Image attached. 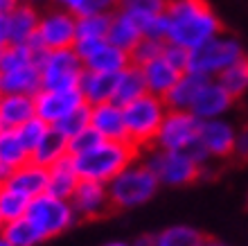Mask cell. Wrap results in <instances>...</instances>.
I'll list each match as a JSON object with an SVG mask.
<instances>
[{
	"label": "cell",
	"mask_w": 248,
	"mask_h": 246,
	"mask_svg": "<svg viewBox=\"0 0 248 246\" xmlns=\"http://www.w3.org/2000/svg\"><path fill=\"white\" fill-rule=\"evenodd\" d=\"M165 18H167L165 41L185 50H196L223 32L221 20L208 0H167Z\"/></svg>",
	"instance_id": "obj_1"
},
{
	"label": "cell",
	"mask_w": 248,
	"mask_h": 246,
	"mask_svg": "<svg viewBox=\"0 0 248 246\" xmlns=\"http://www.w3.org/2000/svg\"><path fill=\"white\" fill-rule=\"evenodd\" d=\"M5 169H2V167H0V188H2V185H5Z\"/></svg>",
	"instance_id": "obj_46"
},
{
	"label": "cell",
	"mask_w": 248,
	"mask_h": 246,
	"mask_svg": "<svg viewBox=\"0 0 248 246\" xmlns=\"http://www.w3.org/2000/svg\"><path fill=\"white\" fill-rule=\"evenodd\" d=\"M2 91L5 93H20V95H36L43 88L41 82V70L39 64L34 61L30 66L16 68L12 72H2Z\"/></svg>",
	"instance_id": "obj_25"
},
{
	"label": "cell",
	"mask_w": 248,
	"mask_h": 246,
	"mask_svg": "<svg viewBox=\"0 0 248 246\" xmlns=\"http://www.w3.org/2000/svg\"><path fill=\"white\" fill-rule=\"evenodd\" d=\"M36 115L34 95L2 93L0 95V129H18Z\"/></svg>",
	"instance_id": "obj_18"
},
{
	"label": "cell",
	"mask_w": 248,
	"mask_h": 246,
	"mask_svg": "<svg viewBox=\"0 0 248 246\" xmlns=\"http://www.w3.org/2000/svg\"><path fill=\"white\" fill-rule=\"evenodd\" d=\"M203 246H226V244H223V242H217V240H205Z\"/></svg>",
	"instance_id": "obj_44"
},
{
	"label": "cell",
	"mask_w": 248,
	"mask_h": 246,
	"mask_svg": "<svg viewBox=\"0 0 248 246\" xmlns=\"http://www.w3.org/2000/svg\"><path fill=\"white\" fill-rule=\"evenodd\" d=\"M77 39V16L63 7L54 5L47 12L41 14L39 27H36V46L41 50H61L72 48Z\"/></svg>",
	"instance_id": "obj_9"
},
{
	"label": "cell",
	"mask_w": 248,
	"mask_h": 246,
	"mask_svg": "<svg viewBox=\"0 0 248 246\" xmlns=\"http://www.w3.org/2000/svg\"><path fill=\"white\" fill-rule=\"evenodd\" d=\"M167 104L163 98L144 93L142 98L124 104V124H126V140L138 151L151 147L156 140V133L160 129Z\"/></svg>",
	"instance_id": "obj_4"
},
{
	"label": "cell",
	"mask_w": 248,
	"mask_h": 246,
	"mask_svg": "<svg viewBox=\"0 0 248 246\" xmlns=\"http://www.w3.org/2000/svg\"><path fill=\"white\" fill-rule=\"evenodd\" d=\"M144 93H147V84H144V75L140 66L129 64L122 72H118V84H115V98H113V102H118L124 106V104L142 98Z\"/></svg>",
	"instance_id": "obj_28"
},
{
	"label": "cell",
	"mask_w": 248,
	"mask_h": 246,
	"mask_svg": "<svg viewBox=\"0 0 248 246\" xmlns=\"http://www.w3.org/2000/svg\"><path fill=\"white\" fill-rule=\"evenodd\" d=\"M16 2H34V0H16Z\"/></svg>",
	"instance_id": "obj_50"
},
{
	"label": "cell",
	"mask_w": 248,
	"mask_h": 246,
	"mask_svg": "<svg viewBox=\"0 0 248 246\" xmlns=\"http://www.w3.org/2000/svg\"><path fill=\"white\" fill-rule=\"evenodd\" d=\"M25 217L34 224V228L39 230L43 242L68 233L79 219L70 199H61V197H54L50 192L34 197L30 201Z\"/></svg>",
	"instance_id": "obj_6"
},
{
	"label": "cell",
	"mask_w": 248,
	"mask_h": 246,
	"mask_svg": "<svg viewBox=\"0 0 248 246\" xmlns=\"http://www.w3.org/2000/svg\"><path fill=\"white\" fill-rule=\"evenodd\" d=\"M34 104H36V115L46 124L54 127L65 115H70L77 106H81L84 98H81L79 88H68V91H46V88H41L34 95Z\"/></svg>",
	"instance_id": "obj_13"
},
{
	"label": "cell",
	"mask_w": 248,
	"mask_h": 246,
	"mask_svg": "<svg viewBox=\"0 0 248 246\" xmlns=\"http://www.w3.org/2000/svg\"><path fill=\"white\" fill-rule=\"evenodd\" d=\"M140 151L129 140H99L93 149L79 156H72V158H75V167L81 179L108 183L129 163L136 161Z\"/></svg>",
	"instance_id": "obj_2"
},
{
	"label": "cell",
	"mask_w": 248,
	"mask_h": 246,
	"mask_svg": "<svg viewBox=\"0 0 248 246\" xmlns=\"http://www.w3.org/2000/svg\"><path fill=\"white\" fill-rule=\"evenodd\" d=\"M99 140H104V138L99 136L97 131H95L91 124H88L86 129H81L79 133H75V136L68 138V154H70V156L84 154V151H88V149L95 147Z\"/></svg>",
	"instance_id": "obj_37"
},
{
	"label": "cell",
	"mask_w": 248,
	"mask_h": 246,
	"mask_svg": "<svg viewBox=\"0 0 248 246\" xmlns=\"http://www.w3.org/2000/svg\"><path fill=\"white\" fill-rule=\"evenodd\" d=\"M30 197L20 195L16 192L14 188H7L2 185L0 188V217L2 221H14V219H20V217H25L27 214V208H30Z\"/></svg>",
	"instance_id": "obj_34"
},
{
	"label": "cell",
	"mask_w": 248,
	"mask_h": 246,
	"mask_svg": "<svg viewBox=\"0 0 248 246\" xmlns=\"http://www.w3.org/2000/svg\"><path fill=\"white\" fill-rule=\"evenodd\" d=\"M115 84H118V75L111 72H95V70H84L81 79H79V93L84 98L86 104H102V102H113L115 98Z\"/></svg>",
	"instance_id": "obj_20"
},
{
	"label": "cell",
	"mask_w": 248,
	"mask_h": 246,
	"mask_svg": "<svg viewBox=\"0 0 248 246\" xmlns=\"http://www.w3.org/2000/svg\"><path fill=\"white\" fill-rule=\"evenodd\" d=\"M5 185L14 188L20 195L30 197V199H34V197L43 195L47 188V167H43V165H39V163H34L30 158L27 163L12 169L5 176Z\"/></svg>",
	"instance_id": "obj_17"
},
{
	"label": "cell",
	"mask_w": 248,
	"mask_h": 246,
	"mask_svg": "<svg viewBox=\"0 0 248 246\" xmlns=\"http://www.w3.org/2000/svg\"><path fill=\"white\" fill-rule=\"evenodd\" d=\"M199 127H201V120L192 111L167 109L154 145L160 149H181V151H185L199 140Z\"/></svg>",
	"instance_id": "obj_11"
},
{
	"label": "cell",
	"mask_w": 248,
	"mask_h": 246,
	"mask_svg": "<svg viewBox=\"0 0 248 246\" xmlns=\"http://www.w3.org/2000/svg\"><path fill=\"white\" fill-rule=\"evenodd\" d=\"M165 46H167V41L142 36V39L138 41V46L129 52V54H131V64L144 66V64H149V61H154V59L163 57Z\"/></svg>",
	"instance_id": "obj_35"
},
{
	"label": "cell",
	"mask_w": 248,
	"mask_h": 246,
	"mask_svg": "<svg viewBox=\"0 0 248 246\" xmlns=\"http://www.w3.org/2000/svg\"><path fill=\"white\" fill-rule=\"evenodd\" d=\"M106 188H108V199H111L113 210H133V208L149 203L158 195L160 183L149 165L138 156L115 179L106 183Z\"/></svg>",
	"instance_id": "obj_3"
},
{
	"label": "cell",
	"mask_w": 248,
	"mask_h": 246,
	"mask_svg": "<svg viewBox=\"0 0 248 246\" xmlns=\"http://www.w3.org/2000/svg\"><path fill=\"white\" fill-rule=\"evenodd\" d=\"M9 46V25H7V16H0V50Z\"/></svg>",
	"instance_id": "obj_42"
},
{
	"label": "cell",
	"mask_w": 248,
	"mask_h": 246,
	"mask_svg": "<svg viewBox=\"0 0 248 246\" xmlns=\"http://www.w3.org/2000/svg\"><path fill=\"white\" fill-rule=\"evenodd\" d=\"M30 161V149L23 143L18 129H0V167L9 174Z\"/></svg>",
	"instance_id": "obj_26"
},
{
	"label": "cell",
	"mask_w": 248,
	"mask_h": 246,
	"mask_svg": "<svg viewBox=\"0 0 248 246\" xmlns=\"http://www.w3.org/2000/svg\"><path fill=\"white\" fill-rule=\"evenodd\" d=\"M2 237L12 246H39L43 242L39 230L34 228V224L27 217L7 221L5 226H2Z\"/></svg>",
	"instance_id": "obj_31"
},
{
	"label": "cell",
	"mask_w": 248,
	"mask_h": 246,
	"mask_svg": "<svg viewBox=\"0 0 248 246\" xmlns=\"http://www.w3.org/2000/svg\"><path fill=\"white\" fill-rule=\"evenodd\" d=\"M63 156H68V138L61 133L59 129H54V127H47L46 136L39 140V145L32 149V158L34 163H39L43 167H50L52 163L61 161Z\"/></svg>",
	"instance_id": "obj_27"
},
{
	"label": "cell",
	"mask_w": 248,
	"mask_h": 246,
	"mask_svg": "<svg viewBox=\"0 0 248 246\" xmlns=\"http://www.w3.org/2000/svg\"><path fill=\"white\" fill-rule=\"evenodd\" d=\"M142 36H144L142 27H140V23H138L136 18H131L129 14L120 12V9H115V12L111 14V25H108L106 41H111L113 46L131 52Z\"/></svg>",
	"instance_id": "obj_24"
},
{
	"label": "cell",
	"mask_w": 248,
	"mask_h": 246,
	"mask_svg": "<svg viewBox=\"0 0 248 246\" xmlns=\"http://www.w3.org/2000/svg\"><path fill=\"white\" fill-rule=\"evenodd\" d=\"M217 79H219V84L235 99L246 95V91H248V54H244L239 61H235L230 68H226Z\"/></svg>",
	"instance_id": "obj_32"
},
{
	"label": "cell",
	"mask_w": 248,
	"mask_h": 246,
	"mask_svg": "<svg viewBox=\"0 0 248 246\" xmlns=\"http://www.w3.org/2000/svg\"><path fill=\"white\" fill-rule=\"evenodd\" d=\"M235 158L248 163V127L246 129H237V140H235Z\"/></svg>",
	"instance_id": "obj_40"
},
{
	"label": "cell",
	"mask_w": 248,
	"mask_h": 246,
	"mask_svg": "<svg viewBox=\"0 0 248 246\" xmlns=\"http://www.w3.org/2000/svg\"><path fill=\"white\" fill-rule=\"evenodd\" d=\"M111 14L113 12H93L77 16V39H106L108 25H111Z\"/></svg>",
	"instance_id": "obj_33"
},
{
	"label": "cell",
	"mask_w": 248,
	"mask_h": 246,
	"mask_svg": "<svg viewBox=\"0 0 248 246\" xmlns=\"http://www.w3.org/2000/svg\"><path fill=\"white\" fill-rule=\"evenodd\" d=\"M16 7V0H0V16H7Z\"/></svg>",
	"instance_id": "obj_43"
},
{
	"label": "cell",
	"mask_w": 248,
	"mask_h": 246,
	"mask_svg": "<svg viewBox=\"0 0 248 246\" xmlns=\"http://www.w3.org/2000/svg\"><path fill=\"white\" fill-rule=\"evenodd\" d=\"M118 9L124 14H129L131 18H136L140 23V27L144 30V25L149 20L163 16L167 9V0H120Z\"/></svg>",
	"instance_id": "obj_30"
},
{
	"label": "cell",
	"mask_w": 248,
	"mask_h": 246,
	"mask_svg": "<svg viewBox=\"0 0 248 246\" xmlns=\"http://www.w3.org/2000/svg\"><path fill=\"white\" fill-rule=\"evenodd\" d=\"M88 124H91V104L84 102L81 106H77L72 111L70 115H65L61 122L54 124V129H59L65 138H70L75 133H79L81 129H86Z\"/></svg>",
	"instance_id": "obj_36"
},
{
	"label": "cell",
	"mask_w": 248,
	"mask_h": 246,
	"mask_svg": "<svg viewBox=\"0 0 248 246\" xmlns=\"http://www.w3.org/2000/svg\"><path fill=\"white\" fill-rule=\"evenodd\" d=\"M120 0H86V7H88V14L93 12H115L118 9Z\"/></svg>",
	"instance_id": "obj_41"
},
{
	"label": "cell",
	"mask_w": 248,
	"mask_h": 246,
	"mask_svg": "<svg viewBox=\"0 0 248 246\" xmlns=\"http://www.w3.org/2000/svg\"><path fill=\"white\" fill-rule=\"evenodd\" d=\"M0 246H12V244H9V242L5 240V237H2V233H0Z\"/></svg>",
	"instance_id": "obj_47"
},
{
	"label": "cell",
	"mask_w": 248,
	"mask_h": 246,
	"mask_svg": "<svg viewBox=\"0 0 248 246\" xmlns=\"http://www.w3.org/2000/svg\"><path fill=\"white\" fill-rule=\"evenodd\" d=\"M2 226H5V221H2V217H0V233H2Z\"/></svg>",
	"instance_id": "obj_48"
},
{
	"label": "cell",
	"mask_w": 248,
	"mask_h": 246,
	"mask_svg": "<svg viewBox=\"0 0 248 246\" xmlns=\"http://www.w3.org/2000/svg\"><path fill=\"white\" fill-rule=\"evenodd\" d=\"M140 158L149 165L158 183L165 188H185L203 174L201 165L181 149H160L151 145L140 151Z\"/></svg>",
	"instance_id": "obj_5"
},
{
	"label": "cell",
	"mask_w": 248,
	"mask_h": 246,
	"mask_svg": "<svg viewBox=\"0 0 248 246\" xmlns=\"http://www.w3.org/2000/svg\"><path fill=\"white\" fill-rule=\"evenodd\" d=\"M232 104H235V98L219 84V79H205L189 111L199 120H215V117L226 115L232 109Z\"/></svg>",
	"instance_id": "obj_15"
},
{
	"label": "cell",
	"mask_w": 248,
	"mask_h": 246,
	"mask_svg": "<svg viewBox=\"0 0 248 246\" xmlns=\"http://www.w3.org/2000/svg\"><path fill=\"white\" fill-rule=\"evenodd\" d=\"M75 52L84 64V70H95V72H111L118 75L126 66L131 64V54L122 48L113 46L111 41L99 39H77L75 41Z\"/></svg>",
	"instance_id": "obj_10"
},
{
	"label": "cell",
	"mask_w": 248,
	"mask_h": 246,
	"mask_svg": "<svg viewBox=\"0 0 248 246\" xmlns=\"http://www.w3.org/2000/svg\"><path fill=\"white\" fill-rule=\"evenodd\" d=\"M81 181L77 167H75V158L70 154L63 156L61 161L52 163L47 167V188L46 192L54 197H61V199H70L77 183Z\"/></svg>",
	"instance_id": "obj_21"
},
{
	"label": "cell",
	"mask_w": 248,
	"mask_h": 246,
	"mask_svg": "<svg viewBox=\"0 0 248 246\" xmlns=\"http://www.w3.org/2000/svg\"><path fill=\"white\" fill-rule=\"evenodd\" d=\"M144 75V84H147V93L151 95H158V98H165L170 88L176 84V79L183 75L176 66H171L165 57H158L149 64L140 66Z\"/></svg>",
	"instance_id": "obj_22"
},
{
	"label": "cell",
	"mask_w": 248,
	"mask_h": 246,
	"mask_svg": "<svg viewBox=\"0 0 248 246\" xmlns=\"http://www.w3.org/2000/svg\"><path fill=\"white\" fill-rule=\"evenodd\" d=\"M237 127L228 122L226 117H215V120H201L199 127V145L205 149V154L212 161H223L235 154Z\"/></svg>",
	"instance_id": "obj_12"
},
{
	"label": "cell",
	"mask_w": 248,
	"mask_h": 246,
	"mask_svg": "<svg viewBox=\"0 0 248 246\" xmlns=\"http://www.w3.org/2000/svg\"><path fill=\"white\" fill-rule=\"evenodd\" d=\"M91 127L104 140H126L124 106L118 102H102L91 106Z\"/></svg>",
	"instance_id": "obj_16"
},
{
	"label": "cell",
	"mask_w": 248,
	"mask_h": 246,
	"mask_svg": "<svg viewBox=\"0 0 248 246\" xmlns=\"http://www.w3.org/2000/svg\"><path fill=\"white\" fill-rule=\"evenodd\" d=\"M163 57L167 59L171 66H176L181 72L187 70V66H189V50H185V48L174 46V43H167V46H165Z\"/></svg>",
	"instance_id": "obj_39"
},
{
	"label": "cell",
	"mask_w": 248,
	"mask_h": 246,
	"mask_svg": "<svg viewBox=\"0 0 248 246\" xmlns=\"http://www.w3.org/2000/svg\"><path fill=\"white\" fill-rule=\"evenodd\" d=\"M205 235L189 224H174L151 237V246H203Z\"/></svg>",
	"instance_id": "obj_29"
},
{
	"label": "cell",
	"mask_w": 248,
	"mask_h": 246,
	"mask_svg": "<svg viewBox=\"0 0 248 246\" xmlns=\"http://www.w3.org/2000/svg\"><path fill=\"white\" fill-rule=\"evenodd\" d=\"M2 93L5 91H2V77H0V95H2Z\"/></svg>",
	"instance_id": "obj_49"
},
{
	"label": "cell",
	"mask_w": 248,
	"mask_h": 246,
	"mask_svg": "<svg viewBox=\"0 0 248 246\" xmlns=\"http://www.w3.org/2000/svg\"><path fill=\"white\" fill-rule=\"evenodd\" d=\"M47 127H50V124H46L39 115H34L32 120H27L25 124L18 127V133H20V138H23V143L27 145V149H30V154H32V149L39 145L41 138L46 136Z\"/></svg>",
	"instance_id": "obj_38"
},
{
	"label": "cell",
	"mask_w": 248,
	"mask_h": 246,
	"mask_svg": "<svg viewBox=\"0 0 248 246\" xmlns=\"http://www.w3.org/2000/svg\"><path fill=\"white\" fill-rule=\"evenodd\" d=\"M41 70V82L46 91H68L79 88V79L84 72V64L77 57L75 48L61 50H43L36 57Z\"/></svg>",
	"instance_id": "obj_8"
},
{
	"label": "cell",
	"mask_w": 248,
	"mask_h": 246,
	"mask_svg": "<svg viewBox=\"0 0 248 246\" xmlns=\"http://www.w3.org/2000/svg\"><path fill=\"white\" fill-rule=\"evenodd\" d=\"M104 246H136V244H126V242H111V244H104Z\"/></svg>",
	"instance_id": "obj_45"
},
{
	"label": "cell",
	"mask_w": 248,
	"mask_h": 246,
	"mask_svg": "<svg viewBox=\"0 0 248 246\" xmlns=\"http://www.w3.org/2000/svg\"><path fill=\"white\" fill-rule=\"evenodd\" d=\"M70 203L79 219H97V217H102L104 213L111 210L108 188H106V183L81 179L77 183L75 192H72Z\"/></svg>",
	"instance_id": "obj_14"
},
{
	"label": "cell",
	"mask_w": 248,
	"mask_h": 246,
	"mask_svg": "<svg viewBox=\"0 0 248 246\" xmlns=\"http://www.w3.org/2000/svg\"><path fill=\"white\" fill-rule=\"evenodd\" d=\"M246 52H244V46L235 36L221 32L217 34L215 39H210L208 43L199 46L196 50H189V66L187 70L199 72L203 77L217 79L226 68L239 61Z\"/></svg>",
	"instance_id": "obj_7"
},
{
	"label": "cell",
	"mask_w": 248,
	"mask_h": 246,
	"mask_svg": "<svg viewBox=\"0 0 248 246\" xmlns=\"http://www.w3.org/2000/svg\"><path fill=\"white\" fill-rule=\"evenodd\" d=\"M205 79H210V77H203L199 72L185 70L183 75L176 79V84L170 88V93L163 98L165 104H167V109L189 111L196 99V95H199V91H201L203 84H205Z\"/></svg>",
	"instance_id": "obj_23"
},
{
	"label": "cell",
	"mask_w": 248,
	"mask_h": 246,
	"mask_svg": "<svg viewBox=\"0 0 248 246\" xmlns=\"http://www.w3.org/2000/svg\"><path fill=\"white\" fill-rule=\"evenodd\" d=\"M39 18L41 12L34 7V2H16V7L7 14L9 43H30L36 36Z\"/></svg>",
	"instance_id": "obj_19"
}]
</instances>
